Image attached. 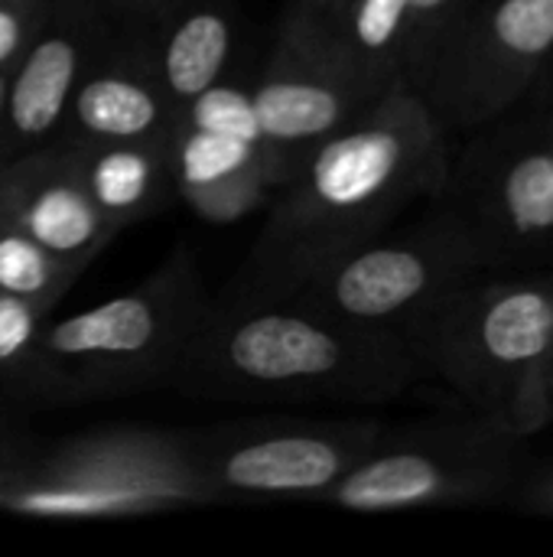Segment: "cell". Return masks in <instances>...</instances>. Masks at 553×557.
I'll return each instance as SVG.
<instances>
[{"instance_id":"obj_27","label":"cell","mask_w":553,"mask_h":557,"mask_svg":"<svg viewBox=\"0 0 553 557\" xmlns=\"http://www.w3.org/2000/svg\"><path fill=\"white\" fill-rule=\"evenodd\" d=\"M541 503H548V506H551V509H553V480H551V483H548V490L541 493Z\"/></svg>"},{"instance_id":"obj_16","label":"cell","mask_w":553,"mask_h":557,"mask_svg":"<svg viewBox=\"0 0 553 557\" xmlns=\"http://www.w3.org/2000/svg\"><path fill=\"white\" fill-rule=\"evenodd\" d=\"M238 26L241 0H169L150 26H140L150 36L160 82L179 114L231 72Z\"/></svg>"},{"instance_id":"obj_8","label":"cell","mask_w":553,"mask_h":557,"mask_svg":"<svg viewBox=\"0 0 553 557\" xmlns=\"http://www.w3.org/2000/svg\"><path fill=\"white\" fill-rule=\"evenodd\" d=\"M378 421L257 418L186 431L192 467L215 503L303 499L319 503L381 441Z\"/></svg>"},{"instance_id":"obj_7","label":"cell","mask_w":553,"mask_h":557,"mask_svg":"<svg viewBox=\"0 0 553 557\" xmlns=\"http://www.w3.org/2000/svg\"><path fill=\"white\" fill-rule=\"evenodd\" d=\"M476 271H482L479 255L456 212L440 199V209L420 222L398 232L391 225L319 268L284 300L345 323L401 333Z\"/></svg>"},{"instance_id":"obj_15","label":"cell","mask_w":553,"mask_h":557,"mask_svg":"<svg viewBox=\"0 0 553 557\" xmlns=\"http://www.w3.org/2000/svg\"><path fill=\"white\" fill-rule=\"evenodd\" d=\"M297 173V163L264 137H241L176 124L173 180L176 196L212 225H231L264 212L277 189Z\"/></svg>"},{"instance_id":"obj_21","label":"cell","mask_w":553,"mask_h":557,"mask_svg":"<svg viewBox=\"0 0 553 557\" xmlns=\"http://www.w3.org/2000/svg\"><path fill=\"white\" fill-rule=\"evenodd\" d=\"M473 0H407V39H404V82L417 91L437 46Z\"/></svg>"},{"instance_id":"obj_18","label":"cell","mask_w":553,"mask_h":557,"mask_svg":"<svg viewBox=\"0 0 553 557\" xmlns=\"http://www.w3.org/2000/svg\"><path fill=\"white\" fill-rule=\"evenodd\" d=\"M407 0H352L336 26L329 52L375 91L404 82Z\"/></svg>"},{"instance_id":"obj_12","label":"cell","mask_w":553,"mask_h":557,"mask_svg":"<svg viewBox=\"0 0 553 557\" xmlns=\"http://www.w3.org/2000/svg\"><path fill=\"white\" fill-rule=\"evenodd\" d=\"M176 124L179 111L160 82L147 29L117 23L78 78L55 140L68 147L114 140L173 144Z\"/></svg>"},{"instance_id":"obj_10","label":"cell","mask_w":553,"mask_h":557,"mask_svg":"<svg viewBox=\"0 0 553 557\" xmlns=\"http://www.w3.org/2000/svg\"><path fill=\"white\" fill-rule=\"evenodd\" d=\"M508 441L515 434L486 418L476 428L385 431L375 450L323 493L319 506L375 516L482 499L508 470Z\"/></svg>"},{"instance_id":"obj_23","label":"cell","mask_w":553,"mask_h":557,"mask_svg":"<svg viewBox=\"0 0 553 557\" xmlns=\"http://www.w3.org/2000/svg\"><path fill=\"white\" fill-rule=\"evenodd\" d=\"M46 10L49 0H0V69H13L42 26Z\"/></svg>"},{"instance_id":"obj_14","label":"cell","mask_w":553,"mask_h":557,"mask_svg":"<svg viewBox=\"0 0 553 557\" xmlns=\"http://www.w3.org/2000/svg\"><path fill=\"white\" fill-rule=\"evenodd\" d=\"M0 212L42 248L81 268L117 238L78 176L75 150L55 137L0 160Z\"/></svg>"},{"instance_id":"obj_3","label":"cell","mask_w":553,"mask_h":557,"mask_svg":"<svg viewBox=\"0 0 553 557\" xmlns=\"http://www.w3.org/2000/svg\"><path fill=\"white\" fill-rule=\"evenodd\" d=\"M401 336L489 424L518 437L553 421V268L476 271Z\"/></svg>"},{"instance_id":"obj_2","label":"cell","mask_w":553,"mask_h":557,"mask_svg":"<svg viewBox=\"0 0 553 557\" xmlns=\"http://www.w3.org/2000/svg\"><path fill=\"white\" fill-rule=\"evenodd\" d=\"M417 375L398 330L345 323L290 300H212L169 385L222 405H381Z\"/></svg>"},{"instance_id":"obj_19","label":"cell","mask_w":553,"mask_h":557,"mask_svg":"<svg viewBox=\"0 0 553 557\" xmlns=\"http://www.w3.org/2000/svg\"><path fill=\"white\" fill-rule=\"evenodd\" d=\"M88 268L65 261L0 212V290L59 307Z\"/></svg>"},{"instance_id":"obj_9","label":"cell","mask_w":553,"mask_h":557,"mask_svg":"<svg viewBox=\"0 0 553 557\" xmlns=\"http://www.w3.org/2000/svg\"><path fill=\"white\" fill-rule=\"evenodd\" d=\"M553 72V0H473L437 46L417 95L447 131H473Z\"/></svg>"},{"instance_id":"obj_13","label":"cell","mask_w":553,"mask_h":557,"mask_svg":"<svg viewBox=\"0 0 553 557\" xmlns=\"http://www.w3.org/2000/svg\"><path fill=\"white\" fill-rule=\"evenodd\" d=\"M381 95L385 91H375L352 75L336 52L310 49L284 36H274L257 78L251 82V104L264 140L297 166L323 137Z\"/></svg>"},{"instance_id":"obj_1","label":"cell","mask_w":553,"mask_h":557,"mask_svg":"<svg viewBox=\"0 0 553 557\" xmlns=\"http://www.w3.org/2000/svg\"><path fill=\"white\" fill-rule=\"evenodd\" d=\"M450 163L443 121L407 82L391 85L300 160L218 304L290 297L319 268L388 232L420 199H440Z\"/></svg>"},{"instance_id":"obj_22","label":"cell","mask_w":553,"mask_h":557,"mask_svg":"<svg viewBox=\"0 0 553 557\" xmlns=\"http://www.w3.org/2000/svg\"><path fill=\"white\" fill-rule=\"evenodd\" d=\"M349 3L352 0H290L280 13L277 36L329 52V42H332L336 26L345 16Z\"/></svg>"},{"instance_id":"obj_24","label":"cell","mask_w":553,"mask_h":557,"mask_svg":"<svg viewBox=\"0 0 553 557\" xmlns=\"http://www.w3.org/2000/svg\"><path fill=\"white\" fill-rule=\"evenodd\" d=\"M114 23L124 26H150L169 0H101Z\"/></svg>"},{"instance_id":"obj_17","label":"cell","mask_w":553,"mask_h":557,"mask_svg":"<svg viewBox=\"0 0 553 557\" xmlns=\"http://www.w3.org/2000/svg\"><path fill=\"white\" fill-rule=\"evenodd\" d=\"M72 150L95 209L114 232L153 219L176 196L173 144L114 140Z\"/></svg>"},{"instance_id":"obj_20","label":"cell","mask_w":553,"mask_h":557,"mask_svg":"<svg viewBox=\"0 0 553 557\" xmlns=\"http://www.w3.org/2000/svg\"><path fill=\"white\" fill-rule=\"evenodd\" d=\"M55 307L0 290V388L13 395L39 333Z\"/></svg>"},{"instance_id":"obj_25","label":"cell","mask_w":553,"mask_h":557,"mask_svg":"<svg viewBox=\"0 0 553 557\" xmlns=\"http://www.w3.org/2000/svg\"><path fill=\"white\" fill-rule=\"evenodd\" d=\"M13 463H16V454H7V450H0V493H3V486L10 483Z\"/></svg>"},{"instance_id":"obj_11","label":"cell","mask_w":553,"mask_h":557,"mask_svg":"<svg viewBox=\"0 0 553 557\" xmlns=\"http://www.w3.org/2000/svg\"><path fill=\"white\" fill-rule=\"evenodd\" d=\"M114 26L101 0H49L42 26L10 69L0 160L55 137L78 78Z\"/></svg>"},{"instance_id":"obj_28","label":"cell","mask_w":553,"mask_h":557,"mask_svg":"<svg viewBox=\"0 0 553 557\" xmlns=\"http://www.w3.org/2000/svg\"><path fill=\"white\" fill-rule=\"evenodd\" d=\"M551 414H553V379H551Z\"/></svg>"},{"instance_id":"obj_5","label":"cell","mask_w":553,"mask_h":557,"mask_svg":"<svg viewBox=\"0 0 553 557\" xmlns=\"http://www.w3.org/2000/svg\"><path fill=\"white\" fill-rule=\"evenodd\" d=\"M212 506L186 431L101 428L55 441L39 454H16L0 512L23 519H130L166 509Z\"/></svg>"},{"instance_id":"obj_4","label":"cell","mask_w":553,"mask_h":557,"mask_svg":"<svg viewBox=\"0 0 553 557\" xmlns=\"http://www.w3.org/2000/svg\"><path fill=\"white\" fill-rule=\"evenodd\" d=\"M209 307L192 251L176 245L134 290L46 323L13 395L39 405H88L169 385Z\"/></svg>"},{"instance_id":"obj_26","label":"cell","mask_w":553,"mask_h":557,"mask_svg":"<svg viewBox=\"0 0 553 557\" xmlns=\"http://www.w3.org/2000/svg\"><path fill=\"white\" fill-rule=\"evenodd\" d=\"M7 85H10V69H0V127H3V104H7Z\"/></svg>"},{"instance_id":"obj_6","label":"cell","mask_w":553,"mask_h":557,"mask_svg":"<svg viewBox=\"0 0 553 557\" xmlns=\"http://www.w3.org/2000/svg\"><path fill=\"white\" fill-rule=\"evenodd\" d=\"M453 150L440 196L482 271L553 268V72Z\"/></svg>"}]
</instances>
